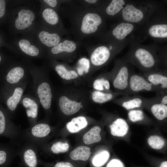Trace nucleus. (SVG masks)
I'll return each instance as SVG.
<instances>
[{
  "instance_id": "a878e982",
  "label": "nucleus",
  "mask_w": 167,
  "mask_h": 167,
  "mask_svg": "<svg viewBox=\"0 0 167 167\" xmlns=\"http://www.w3.org/2000/svg\"><path fill=\"white\" fill-rule=\"evenodd\" d=\"M90 64V61L88 59L85 58H80L77 62L75 70L85 83L91 79Z\"/></svg>"
},
{
  "instance_id": "7c9ffc66",
  "label": "nucleus",
  "mask_w": 167,
  "mask_h": 167,
  "mask_svg": "<svg viewBox=\"0 0 167 167\" xmlns=\"http://www.w3.org/2000/svg\"><path fill=\"white\" fill-rule=\"evenodd\" d=\"M101 128L95 126L86 132L83 137L84 143L86 144H90L100 141L101 138L100 135Z\"/></svg>"
},
{
  "instance_id": "4be33fe9",
  "label": "nucleus",
  "mask_w": 167,
  "mask_h": 167,
  "mask_svg": "<svg viewBox=\"0 0 167 167\" xmlns=\"http://www.w3.org/2000/svg\"><path fill=\"white\" fill-rule=\"evenodd\" d=\"M91 101L97 104H103L112 101L118 96L124 94L116 92H105L92 90L89 92Z\"/></svg>"
},
{
  "instance_id": "e433bc0d",
  "label": "nucleus",
  "mask_w": 167,
  "mask_h": 167,
  "mask_svg": "<svg viewBox=\"0 0 167 167\" xmlns=\"http://www.w3.org/2000/svg\"><path fill=\"white\" fill-rule=\"evenodd\" d=\"M148 141L149 146L156 149H159L162 148L165 144L164 140L161 137L156 135L150 136Z\"/></svg>"
},
{
  "instance_id": "c756f323",
  "label": "nucleus",
  "mask_w": 167,
  "mask_h": 167,
  "mask_svg": "<svg viewBox=\"0 0 167 167\" xmlns=\"http://www.w3.org/2000/svg\"><path fill=\"white\" fill-rule=\"evenodd\" d=\"M91 154L90 148L87 147L80 146L76 148L70 154L71 159L73 161H86Z\"/></svg>"
},
{
  "instance_id": "2f4dec72",
  "label": "nucleus",
  "mask_w": 167,
  "mask_h": 167,
  "mask_svg": "<svg viewBox=\"0 0 167 167\" xmlns=\"http://www.w3.org/2000/svg\"><path fill=\"white\" fill-rule=\"evenodd\" d=\"M40 17L43 21L51 25H55L58 22L59 17L57 12L50 8L43 9L40 11Z\"/></svg>"
},
{
  "instance_id": "ddd939ff",
  "label": "nucleus",
  "mask_w": 167,
  "mask_h": 167,
  "mask_svg": "<svg viewBox=\"0 0 167 167\" xmlns=\"http://www.w3.org/2000/svg\"><path fill=\"white\" fill-rule=\"evenodd\" d=\"M51 61V66L64 83L76 85H81L85 83L75 70L69 69L55 60Z\"/></svg>"
},
{
  "instance_id": "7ed1b4c3",
  "label": "nucleus",
  "mask_w": 167,
  "mask_h": 167,
  "mask_svg": "<svg viewBox=\"0 0 167 167\" xmlns=\"http://www.w3.org/2000/svg\"><path fill=\"white\" fill-rule=\"evenodd\" d=\"M38 15L35 8L30 5L13 8L8 15L13 32L23 35H32L37 24L36 20Z\"/></svg>"
},
{
  "instance_id": "2eb2a0df",
  "label": "nucleus",
  "mask_w": 167,
  "mask_h": 167,
  "mask_svg": "<svg viewBox=\"0 0 167 167\" xmlns=\"http://www.w3.org/2000/svg\"><path fill=\"white\" fill-rule=\"evenodd\" d=\"M37 43L41 46L53 47L58 45L60 41V36L56 33H51L43 30L37 23L33 34Z\"/></svg>"
},
{
  "instance_id": "f257e3e1",
  "label": "nucleus",
  "mask_w": 167,
  "mask_h": 167,
  "mask_svg": "<svg viewBox=\"0 0 167 167\" xmlns=\"http://www.w3.org/2000/svg\"><path fill=\"white\" fill-rule=\"evenodd\" d=\"M81 85H72L54 89V98L64 115H72L91 101L89 92Z\"/></svg>"
},
{
  "instance_id": "49530a36",
  "label": "nucleus",
  "mask_w": 167,
  "mask_h": 167,
  "mask_svg": "<svg viewBox=\"0 0 167 167\" xmlns=\"http://www.w3.org/2000/svg\"></svg>"
},
{
  "instance_id": "a211bd4d",
  "label": "nucleus",
  "mask_w": 167,
  "mask_h": 167,
  "mask_svg": "<svg viewBox=\"0 0 167 167\" xmlns=\"http://www.w3.org/2000/svg\"><path fill=\"white\" fill-rule=\"evenodd\" d=\"M163 94H156L154 97L148 98L144 105H150L152 114L156 119L160 121L163 120L167 117V105L161 103Z\"/></svg>"
},
{
  "instance_id": "1a4fd4ad",
  "label": "nucleus",
  "mask_w": 167,
  "mask_h": 167,
  "mask_svg": "<svg viewBox=\"0 0 167 167\" xmlns=\"http://www.w3.org/2000/svg\"><path fill=\"white\" fill-rule=\"evenodd\" d=\"M14 51L27 59L39 58L44 56L41 46L34 36L31 35H23L14 42Z\"/></svg>"
},
{
  "instance_id": "a18cd8bd",
  "label": "nucleus",
  "mask_w": 167,
  "mask_h": 167,
  "mask_svg": "<svg viewBox=\"0 0 167 167\" xmlns=\"http://www.w3.org/2000/svg\"><path fill=\"white\" fill-rule=\"evenodd\" d=\"M85 1L88 3L93 4L96 3L97 1L96 0H86Z\"/></svg>"
},
{
  "instance_id": "4468645a",
  "label": "nucleus",
  "mask_w": 167,
  "mask_h": 167,
  "mask_svg": "<svg viewBox=\"0 0 167 167\" xmlns=\"http://www.w3.org/2000/svg\"><path fill=\"white\" fill-rule=\"evenodd\" d=\"M20 104L22 105L25 109L30 125L38 121L40 104L36 97L30 94L24 95Z\"/></svg>"
},
{
  "instance_id": "72a5a7b5",
  "label": "nucleus",
  "mask_w": 167,
  "mask_h": 167,
  "mask_svg": "<svg viewBox=\"0 0 167 167\" xmlns=\"http://www.w3.org/2000/svg\"><path fill=\"white\" fill-rule=\"evenodd\" d=\"M125 4V2L123 0H113L107 7L106 12L110 15H114L123 8Z\"/></svg>"
},
{
  "instance_id": "0eeeda50",
  "label": "nucleus",
  "mask_w": 167,
  "mask_h": 167,
  "mask_svg": "<svg viewBox=\"0 0 167 167\" xmlns=\"http://www.w3.org/2000/svg\"><path fill=\"white\" fill-rule=\"evenodd\" d=\"M128 62L125 61H118L113 70L107 73L110 82L116 92L126 95L129 78L132 71Z\"/></svg>"
},
{
  "instance_id": "37998d69",
  "label": "nucleus",
  "mask_w": 167,
  "mask_h": 167,
  "mask_svg": "<svg viewBox=\"0 0 167 167\" xmlns=\"http://www.w3.org/2000/svg\"><path fill=\"white\" fill-rule=\"evenodd\" d=\"M160 167H167V161H165L162 162L161 164Z\"/></svg>"
},
{
  "instance_id": "9b49d317",
  "label": "nucleus",
  "mask_w": 167,
  "mask_h": 167,
  "mask_svg": "<svg viewBox=\"0 0 167 167\" xmlns=\"http://www.w3.org/2000/svg\"><path fill=\"white\" fill-rule=\"evenodd\" d=\"M144 92H154L156 94L165 93L150 83L143 75L133 71L131 73L126 95Z\"/></svg>"
},
{
  "instance_id": "c9c22d12",
  "label": "nucleus",
  "mask_w": 167,
  "mask_h": 167,
  "mask_svg": "<svg viewBox=\"0 0 167 167\" xmlns=\"http://www.w3.org/2000/svg\"><path fill=\"white\" fill-rule=\"evenodd\" d=\"M109 156V152L103 151L96 155L92 160L93 165L96 167H100L107 161Z\"/></svg>"
},
{
  "instance_id": "f3484780",
  "label": "nucleus",
  "mask_w": 167,
  "mask_h": 167,
  "mask_svg": "<svg viewBox=\"0 0 167 167\" xmlns=\"http://www.w3.org/2000/svg\"><path fill=\"white\" fill-rule=\"evenodd\" d=\"M143 75L161 92L167 93V75L165 70H160L144 73Z\"/></svg>"
},
{
  "instance_id": "9d476101",
  "label": "nucleus",
  "mask_w": 167,
  "mask_h": 167,
  "mask_svg": "<svg viewBox=\"0 0 167 167\" xmlns=\"http://www.w3.org/2000/svg\"><path fill=\"white\" fill-rule=\"evenodd\" d=\"M12 117L0 102V137H4L11 141L19 144L22 131L19 126L16 125Z\"/></svg>"
},
{
  "instance_id": "dca6fc26",
  "label": "nucleus",
  "mask_w": 167,
  "mask_h": 167,
  "mask_svg": "<svg viewBox=\"0 0 167 167\" xmlns=\"http://www.w3.org/2000/svg\"><path fill=\"white\" fill-rule=\"evenodd\" d=\"M19 145L0 143V167H9L17 155Z\"/></svg>"
},
{
  "instance_id": "f03ea898",
  "label": "nucleus",
  "mask_w": 167,
  "mask_h": 167,
  "mask_svg": "<svg viewBox=\"0 0 167 167\" xmlns=\"http://www.w3.org/2000/svg\"><path fill=\"white\" fill-rule=\"evenodd\" d=\"M29 71L32 78V88L34 96L38 100L46 114L50 111L54 98V89L48 74L43 68L30 62Z\"/></svg>"
},
{
  "instance_id": "79ce46f5",
  "label": "nucleus",
  "mask_w": 167,
  "mask_h": 167,
  "mask_svg": "<svg viewBox=\"0 0 167 167\" xmlns=\"http://www.w3.org/2000/svg\"><path fill=\"white\" fill-rule=\"evenodd\" d=\"M6 60L3 54L0 52V66L2 65Z\"/></svg>"
},
{
  "instance_id": "c85d7f7f",
  "label": "nucleus",
  "mask_w": 167,
  "mask_h": 167,
  "mask_svg": "<svg viewBox=\"0 0 167 167\" xmlns=\"http://www.w3.org/2000/svg\"><path fill=\"white\" fill-rule=\"evenodd\" d=\"M88 124L87 118L84 116H80L73 118L66 125V127L71 133L77 132L86 127Z\"/></svg>"
},
{
  "instance_id": "a19ab883",
  "label": "nucleus",
  "mask_w": 167,
  "mask_h": 167,
  "mask_svg": "<svg viewBox=\"0 0 167 167\" xmlns=\"http://www.w3.org/2000/svg\"><path fill=\"white\" fill-rule=\"evenodd\" d=\"M43 1L52 8L56 7L57 4V1L56 0H44Z\"/></svg>"
},
{
  "instance_id": "412c9836",
  "label": "nucleus",
  "mask_w": 167,
  "mask_h": 167,
  "mask_svg": "<svg viewBox=\"0 0 167 167\" xmlns=\"http://www.w3.org/2000/svg\"><path fill=\"white\" fill-rule=\"evenodd\" d=\"M102 21L101 18L98 15L95 13H88L83 18L81 30L85 34L94 33L97 30L98 26Z\"/></svg>"
},
{
  "instance_id": "b1692460",
  "label": "nucleus",
  "mask_w": 167,
  "mask_h": 167,
  "mask_svg": "<svg viewBox=\"0 0 167 167\" xmlns=\"http://www.w3.org/2000/svg\"><path fill=\"white\" fill-rule=\"evenodd\" d=\"M76 48V44L74 41L65 40L51 49L49 58L51 60H55L61 53L63 52L72 53L75 51Z\"/></svg>"
},
{
  "instance_id": "bb28decb",
  "label": "nucleus",
  "mask_w": 167,
  "mask_h": 167,
  "mask_svg": "<svg viewBox=\"0 0 167 167\" xmlns=\"http://www.w3.org/2000/svg\"><path fill=\"white\" fill-rule=\"evenodd\" d=\"M111 134L114 136L123 137L127 133L128 126L126 121L121 118H117L110 125Z\"/></svg>"
},
{
  "instance_id": "4c0bfd02",
  "label": "nucleus",
  "mask_w": 167,
  "mask_h": 167,
  "mask_svg": "<svg viewBox=\"0 0 167 167\" xmlns=\"http://www.w3.org/2000/svg\"><path fill=\"white\" fill-rule=\"evenodd\" d=\"M129 119L133 122H136L143 120L145 118L143 112L139 109L130 110L128 113Z\"/></svg>"
},
{
  "instance_id": "5701e85b",
  "label": "nucleus",
  "mask_w": 167,
  "mask_h": 167,
  "mask_svg": "<svg viewBox=\"0 0 167 167\" xmlns=\"http://www.w3.org/2000/svg\"><path fill=\"white\" fill-rule=\"evenodd\" d=\"M122 15L125 20L134 23L140 21L144 16V13L141 10L131 4H128L123 7Z\"/></svg>"
},
{
  "instance_id": "58836bf2",
  "label": "nucleus",
  "mask_w": 167,
  "mask_h": 167,
  "mask_svg": "<svg viewBox=\"0 0 167 167\" xmlns=\"http://www.w3.org/2000/svg\"><path fill=\"white\" fill-rule=\"evenodd\" d=\"M7 1L0 0V21L3 20L9 15L7 11Z\"/></svg>"
},
{
  "instance_id": "f8f14e48",
  "label": "nucleus",
  "mask_w": 167,
  "mask_h": 167,
  "mask_svg": "<svg viewBox=\"0 0 167 167\" xmlns=\"http://www.w3.org/2000/svg\"><path fill=\"white\" fill-rule=\"evenodd\" d=\"M38 150L36 146L30 142H24L23 144L19 145L17 155L24 167H38Z\"/></svg>"
},
{
  "instance_id": "20e7f679",
  "label": "nucleus",
  "mask_w": 167,
  "mask_h": 167,
  "mask_svg": "<svg viewBox=\"0 0 167 167\" xmlns=\"http://www.w3.org/2000/svg\"><path fill=\"white\" fill-rule=\"evenodd\" d=\"M28 61L16 62L7 60L0 71L2 87L9 88L28 81L30 75Z\"/></svg>"
},
{
  "instance_id": "f704fd0d",
  "label": "nucleus",
  "mask_w": 167,
  "mask_h": 167,
  "mask_svg": "<svg viewBox=\"0 0 167 167\" xmlns=\"http://www.w3.org/2000/svg\"><path fill=\"white\" fill-rule=\"evenodd\" d=\"M69 144L66 142L58 141L53 143L50 146V152L54 154H58L67 152L69 149Z\"/></svg>"
},
{
  "instance_id": "393cba45",
  "label": "nucleus",
  "mask_w": 167,
  "mask_h": 167,
  "mask_svg": "<svg viewBox=\"0 0 167 167\" xmlns=\"http://www.w3.org/2000/svg\"><path fill=\"white\" fill-rule=\"evenodd\" d=\"M89 81L93 90L105 92L113 91L110 89V82L107 73L98 75Z\"/></svg>"
},
{
  "instance_id": "473e14b6",
  "label": "nucleus",
  "mask_w": 167,
  "mask_h": 167,
  "mask_svg": "<svg viewBox=\"0 0 167 167\" xmlns=\"http://www.w3.org/2000/svg\"><path fill=\"white\" fill-rule=\"evenodd\" d=\"M150 35L155 38H166L167 37V25L166 24H154L148 29Z\"/></svg>"
},
{
  "instance_id": "c03bdc74",
  "label": "nucleus",
  "mask_w": 167,
  "mask_h": 167,
  "mask_svg": "<svg viewBox=\"0 0 167 167\" xmlns=\"http://www.w3.org/2000/svg\"><path fill=\"white\" fill-rule=\"evenodd\" d=\"M4 44V41L3 39L2 36L0 34V47L2 46Z\"/></svg>"
},
{
  "instance_id": "6e6552de",
  "label": "nucleus",
  "mask_w": 167,
  "mask_h": 167,
  "mask_svg": "<svg viewBox=\"0 0 167 167\" xmlns=\"http://www.w3.org/2000/svg\"><path fill=\"white\" fill-rule=\"evenodd\" d=\"M52 131L50 126L44 121H37L34 124L22 131L20 140L32 143L38 149L44 145L45 139Z\"/></svg>"
},
{
  "instance_id": "39448f33",
  "label": "nucleus",
  "mask_w": 167,
  "mask_h": 167,
  "mask_svg": "<svg viewBox=\"0 0 167 167\" xmlns=\"http://www.w3.org/2000/svg\"><path fill=\"white\" fill-rule=\"evenodd\" d=\"M28 81L9 88H0V102L5 105L6 110L12 118L24 95Z\"/></svg>"
},
{
  "instance_id": "cd10ccee",
  "label": "nucleus",
  "mask_w": 167,
  "mask_h": 167,
  "mask_svg": "<svg viewBox=\"0 0 167 167\" xmlns=\"http://www.w3.org/2000/svg\"><path fill=\"white\" fill-rule=\"evenodd\" d=\"M134 29L133 24L129 23H122L113 29L112 34L117 39L122 40L131 33Z\"/></svg>"
},
{
  "instance_id": "aec40b11",
  "label": "nucleus",
  "mask_w": 167,
  "mask_h": 167,
  "mask_svg": "<svg viewBox=\"0 0 167 167\" xmlns=\"http://www.w3.org/2000/svg\"><path fill=\"white\" fill-rule=\"evenodd\" d=\"M112 56L109 48L105 46H101L92 52L90 56V61L93 66L101 67L109 61Z\"/></svg>"
},
{
  "instance_id": "6ab92c4d",
  "label": "nucleus",
  "mask_w": 167,
  "mask_h": 167,
  "mask_svg": "<svg viewBox=\"0 0 167 167\" xmlns=\"http://www.w3.org/2000/svg\"><path fill=\"white\" fill-rule=\"evenodd\" d=\"M147 98L139 95H124L120 98H116L112 101L126 109L130 110L144 106Z\"/></svg>"
},
{
  "instance_id": "423d86ee",
  "label": "nucleus",
  "mask_w": 167,
  "mask_h": 167,
  "mask_svg": "<svg viewBox=\"0 0 167 167\" xmlns=\"http://www.w3.org/2000/svg\"><path fill=\"white\" fill-rule=\"evenodd\" d=\"M144 73L162 70L158 68L159 59L151 51L143 48L136 49L128 56L127 61Z\"/></svg>"
},
{
  "instance_id": "ea45409f",
  "label": "nucleus",
  "mask_w": 167,
  "mask_h": 167,
  "mask_svg": "<svg viewBox=\"0 0 167 167\" xmlns=\"http://www.w3.org/2000/svg\"><path fill=\"white\" fill-rule=\"evenodd\" d=\"M106 167H124L122 162L119 160L113 159L111 160L107 165Z\"/></svg>"
}]
</instances>
